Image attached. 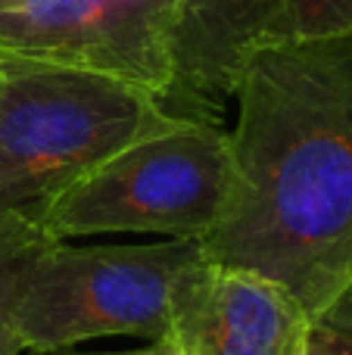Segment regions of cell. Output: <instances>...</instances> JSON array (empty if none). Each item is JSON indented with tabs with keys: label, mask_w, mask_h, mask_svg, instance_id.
<instances>
[{
	"label": "cell",
	"mask_w": 352,
	"mask_h": 355,
	"mask_svg": "<svg viewBox=\"0 0 352 355\" xmlns=\"http://www.w3.org/2000/svg\"><path fill=\"white\" fill-rule=\"evenodd\" d=\"M234 100L228 202L200 250L318 318L352 284V31L253 53Z\"/></svg>",
	"instance_id": "cell-1"
},
{
	"label": "cell",
	"mask_w": 352,
	"mask_h": 355,
	"mask_svg": "<svg viewBox=\"0 0 352 355\" xmlns=\"http://www.w3.org/2000/svg\"><path fill=\"white\" fill-rule=\"evenodd\" d=\"M178 119L131 81L0 56V212L37 215L118 150Z\"/></svg>",
	"instance_id": "cell-2"
},
{
	"label": "cell",
	"mask_w": 352,
	"mask_h": 355,
	"mask_svg": "<svg viewBox=\"0 0 352 355\" xmlns=\"http://www.w3.org/2000/svg\"><path fill=\"white\" fill-rule=\"evenodd\" d=\"M228 190V131L178 119L109 156L35 218L56 240L118 231L203 240L222 218Z\"/></svg>",
	"instance_id": "cell-3"
},
{
	"label": "cell",
	"mask_w": 352,
	"mask_h": 355,
	"mask_svg": "<svg viewBox=\"0 0 352 355\" xmlns=\"http://www.w3.org/2000/svg\"><path fill=\"white\" fill-rule=\"evenodd\" d=\"M200 256V240L85 250L56 240L37 256L19 309L22 349L44 355L94 337L166 340L175 284Z\"/></svg>",
	"instance_id": "cell-4"
},
{
	"label": "cell",
	"mask_w": 352,
	"mask_h": 355,
	"mask_svg": "<svg viewBox=\"0 0 352 355\" xmlns=\"http://www.w3.org/2000/svg\"><path fill=\"white\" fill-rule=\"evenodd\" d=\"M352 31V0H178L166 110L215 122L253 53Z\"/></svg>",
	"instance_id": "cell-5"
},
{
	"label": "cell",
	"mask_w": 352,
	"mask_h": 355,
	"mask_svg": "<svg viewBox=\"0 0 352 355\" xmlns=\"http://www.w3.org/2000/svg\"><path fill=\"white\" fill-rule=\"evenodd\" d=\"M175 6L178 0H0V56L112 75L166 103Z\"/></svg>",
	"instance_id": "cell-6"
},
{
	"label": "cell",
	"mask_w": 352,
	"mask_h": 355,
	"mask_svg": "<svg viewBox=\"0 0 352 355\" xmlns=\"http://www.w3.org/2000/svg\"><path fill=\"white\" fill-rule=\"evenodd\" d=\"M312 315L281 284L200 256L172 293L175 355H293Z\"/></svg>",
	"instance_id": "cell-7"
},
{
	"label": "cell",
	"mask_w": 352,
	"mask_h": 355,
	"mask_svg": "<svg viewBox=\"0 0 352 355\" xmlns=\"http://www.w3.org/2000/svg\"><path fill=\"white\" fill-rule=\"evenodd\" d=\"M56 243L35 215L0 212V355H19V309L37 256Z\"/></svg>",
	"instance_id": "cell-8"
},
{
	"label": "cell",
	"mask_w": 352,
	"mask_h": 355,
	"mask_svg": "<svg viewBox=\"0 0 352 355\" xmlns=\"http://www.w3.org/2000/svg\"><path fill=\"white\" fill-rule=\"evenodd\" d=\"M293 355H352V343L337 327H331L328 321L312 318L303 343H299V349Z\"/></svg>",
	"instance_id": "cell-9"
},
{
	"label": "cell",
	"mask_w": 352,
	"mask_h": 355,
	"mask_svg": "<svg viewBox=\"0 0 352 355\" xmlns=\"http://www.w3.org/2000/svg\"><path fill=\"white\" fill-rule=\"evenodd\" d=\"M318 318L328 321L331 327H337V331H340L343 337L352 343V290H343V293L337 296V300L331 302L322 315H318Z\"/></svg>",
	"instance_id": "cell-10"
},
{
	"label": "cell",
	"mask_w": 352,
	"mask_h": 355,
	"mask_svg": "<svg viewBox=\"0 0 352 355\" xmlns=\"http://www.w3.org/2000/svg\"><path fill=\"white\" fill-rule=\"evenodd\" d=\"M44 355H81V352L56 349V352H44ZM91 355H175V349H172V343H168V340H153V343L143 346V349H131V352H91Z\"/></svg>",
	"instance_id": "cell-11"
},
{
	"label": "cell",
	"mask_w": 352,
	"mask_h": 355,
	"mask_svg": "<svg viewBox=\"0 0 352 355\" xmlns=\"http://www.w3.org/2000/svg\"><path fill=\"white\" fill-rule=\"evenodd\" d=\"M346 290H352V284H349V287H346Z\"/></svg>",
	"instance_id": "cell-12"
}]
</instances>
